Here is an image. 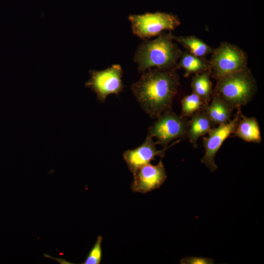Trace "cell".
<instances>
[{"mask_svg":"<svg viewBox=\"0 0 264 264\" xmlns=\"http://www.w3.org/2000/svg\"><path fill=\"white\" fill-rule=\"evenodd\" d=\"M179 85V77L175 68H149L131 85V89L142 109L151 118H157L171 109Z\"/></svg>","mask_w":264,"mask_h":264,"instance_id":"cell-1","label":"cell"},{"mask_svg":"<svg viewBox=\"0 0 264 264\" xmlns=\"http://www.w3.org/2000/svg\"><path fill=\"white\" fill-rule=\"evenodd\" d=\"M171 31L163 32L152 40H144L133 57L138 71L143 73L152 67L160 70L175 68L182 51L174 42Z\"/></svg>","mask_w":264,"mask_h":264,"instance_id":"cell-2","label":"cell"},{"mask_svg":"<svg viewBox=\"0 0 264 264\" xmlns=\"http://www.w3.org/2000/svg\"><path fill=\"white\" fill-rule=\"evenodd\" d=\"M256 90L255 80L246 67L218 80L213 92L234 109L248 103Z\"/></svg>","mask_w":264,"mask_h":264,"instance_id":"cell-3","label":"cell"},{"mask_svg":"<svg viewBox=\"0 0 264 264\" xmlns=\"http://www.w3.org/2000/svg\"><path fill=\"white\" fill-rule=\"evenodd\" d=\"M128 19L133 34L143 40L157 36L165 30H174L180 24L177 16L161 12L132 14Z\"/></svg>","mask_w":264,"mask_h":264,"instance_id":"cell-4","label":"cell"},{"mask_svg":"<svg viewBox=\"0 0 264 264\" xmlns=\"http://www.w3.org/2000/svg\"><path fill=\"white\" fill-rule=\"evenodd\" d=\"M211 54L209 62L210 74L217 80L247 67L245 53L229 43H221Z\"/></svg>","mask_w":264,"mask_h":264,"instance_id":"cell-5","label":"cell"},{"mask_svg":"<svg viewBox=\"0 0 264 264\" xmlns=\"http://www.w3.org/2000/svg\"><path fill=\"white\" fill-rule=\"evenodd\" d=\"M148 129V135L157 139L164 147L172 140L186 136L188 121L169 109L161 113Z\"/></svg>","mask_w":264,"mask_h":264,"instance_id":"cell-6","label":"cell"},{"mask_svg":"<svg viewBox=\"0 0 264 264\" xmlns=\"http://www.w3.org/2000/svg\"><path fill=\"white\" fill-rule=\"evenodd\" d=\"M90 77L85 83L96 95L100 102L105 101L110 94L118 95L122 91L123 70L119 64H114L102 70H90Z\"/></svg>","mask_w":264,"mask_h":264,"instance_id":"cell-7","label":"cell"},{"mask_svg":"<svg viewBox=\"0 0 264 264\" xmlns=\"http://www.w3.org/2000/svg\"><path fill=\"white\" fill-rule=\"evenodd\" d=\"M241 114V107L238 108L233 119L212 128L208 133V136L203 138L205 154L200 161L205 164L211 172H214L218 168L215 162L217 153L224 141L234 132Z\"/></svg>","mask_w":264,"mask_h":264,"instance_id":"cell-8","label":"cell"},{"mask_svg":"<svg viewBox=\"0 0 264 264\" xmlns=\"http://www.w3.org/2000/svg\"><path fill=\"white\" fill-rule=\"evenodd\" d=\"M178 142L179 140L174 142L169 147L157 150L156 142L153 141L151 136L147 135L140 146L135 149L125 151L123 154V157L130 172L134 174L140 168L154 160L155 156L163 157L166 151Z\"/></svg>","mask_w":264,"mask_h":264,"instance_id":"cell-9","label":"cell"},{"mask_svg":"<svg viewBox=\"0 0 264 264\" xmlns=\"http://www.w3.org/2000/svg\"><path fill=\"white\" fill-rule=\"evenodd\" d=\"M133 175L131 189L133 192L142 194L159 188L167 178L161 160L155 165L149 163L141 167Z\"/></svg>","mask_w":264,"mask_h":264,"instance_id":"cell-10","label":"cell"},{"mask_svg":"<svg viewBox=\"0 0 264 264\" xmlns=\"http://www.w3.org/2000/svg\"><path fill=\"white\" fill-rule=\"evenodd\" d=\"M232 135L247 142L260 143L262 141L257 119L245 116L242 113Z\"/></svg>","mask_w":264,"mask_h":264,"instance_id":"cell-11","label":"cell"},{"mask_svg":"<svg viewBox=\"0 0 264 264\" xmlns=\"http://www.w3.org/2000/svg\"><path fill=\"white\" fill-rule=\"evenodd\" d=\"M213 125L204 110H198L192 115L191 119L188 121L186 136L196 148L199 137L207 134Z\"/></svg>","mask_w":264,"mask_h":264,"instance_id":"cell-12","label":"cell"},{"mask_svg":"<svg viewBox=\"0 0 264 264\" xmlns=\"http://www.w3.org/2000/svg\"><path fill=\"white\" fill-rule=\"evenodd\" d=\"M204 107V110L213 125L224 124L231 120L233 109L213 91L211 103Z\"/></svg>","mask_w":264,"mask_h":264,"instance_id":"cell-13","label":"cell"},{"mask_svg":"<svg viewBox=\"0 0 264 264\" xmlns=\"http://www.w3.org/2000/svg\"><path fill=\"white\" fill-rule=\"evenodd\" d=\"M179 68L184 70V76L187 77L192 74L210 70L209 62L204 58L196 56L186 51L182 52L175 67L176 69Z\"/></svg>","mask_w":264,"mask_h":264,"instance_id":"cell-14","label":"cell"},{"mask_svg":"<svg viewBox=\"0 0 264 264\" xmlns=\"http://www.w3.org/2000/svg\"><path fill=\"white\" fill-rule=\"evenodd\" d=\"M210 76L209 70L197 73L192 78L191 83L193 92L201 98L205 106L210 101L213 91Z\"/></svg>","mask_w":264,"mask_h":264,"instance_id":"cell-15","label":"cell"},{"mask_svg":"<svg viewBox=\"0 0 264 264\" xmlns=\"http://www.w3.org/2000/svg\"><path fill=\"white\" fill-rule=\"evenodd\" d=\"M173 39L180 43L190 53L199 57L204 58L213 51V48L205 43L203 41L196 36L173 35Z\"/></svg>","mask_w":264,"mask_h":264,"instance_id":"cell-16","label":"cell"},{"mask_svg":"<svg viewBox=\"0 0 264 264\" xmlns=\"http://www.w3.org/2000/svg\"><path fill=\"white\" fill-rule=\"evenodd\" d=\"M181 104L183 117L191 116L205 106L201 98L193 92L184 96Z\"/></svg>","mask_w":264,"mask_h":264,"instance_id":"cell-17","label":"cell"},{"mask_svg":"<svg viewBox=\"0 0 264 264\" xmlns=\"http://www.w3.org/2000/svg\"><path fill=\"white\" fill-rule=\"evenodd\" d=\"M103 238L101 236L97 237L96 241L92 248L89 251L83 264H99L102 259V242Z\"/></svg>","mask_w":264,"mask_h":264,"instance_id":"cell-18","label":"cell"},{"mask_svg":"<svg viewBox=\"0 0 264 264\" xmlns=\"http://www.w3.org/2000/svg\"><path fill=\"white\" fill-rule=\"evenodd\" d=\"M213 260L211 258L199 257H187L180 260L182 264H213Z\"/></svg>","mask_w":264,"mask_h":264,"instance_id":"cell-19","label":"cell"}]
</instances>
